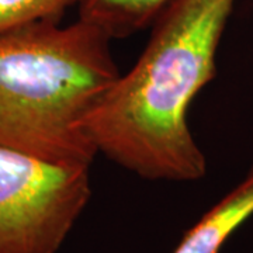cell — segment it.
<instances>
[{
  "label": "cell",
  "mask_w": 253,
  "mask_h": 253,
  "mask_svg": "<svg viewBox=\"0 0 253 253\" xmlns=\"http://www.w3.org/2000/svg\"><path fill=\"white\" fill-rule=\"evenodd\" d=\"M253 217V166L245 179L187 229L173 253H219L239 226Z\"/></svg>",
  "instance_id": "4"
},
{
  "label": "cell",
  "mask_w": 253,
  "mask_h": 253,
  "mask_svg": "<svg viewBox=\"0 0 253 253\" xmlns=\"http://www.w3.org/2000/svg\"><path fill=\"white\" fill-rule=\"evenodd\" d=\"M104 31L31 21L0 31V146L90 168L87 120L120 78Z\"/></svg>",
  "instance_id": "2"
},
{
  "label": "cell",
  "mask_w": 253,
  "mask_h": 253,
  "mask_svg": "<svg viewBox=\"0 0 253 253\" xmlns=\"http://www.w3.org/2000/svg\"><path fill=\"white\" fill-rule=\"evenodd\" d=\"M236 1H169L135 65L87 120L97 152L149 180L194 181L206 174L207 159L187 116L217 75L218 46Z\"/></svg>",
  "instance_id": "1"
},
{
  "label": "cell",
  "mask_w": 253,
  "mask_h": 253,
  "mask_svg": "<svg viewBox=\"0 0 253 253\" xmlns=\"http://www.w3.org/2000/svg\"><path fill=\"white\" fill-rule=\"evenodd\" d=\"M82 0H0V31L31 21L61 23L66 10Z\"/></svg>",
  "instance_id": "6"
},
{
  "label": "cell",
  "mask_w": 253,
  "mask_h": 253,
  "mask_svg": "<svg viewBox=\"0 0 253 253\" xmlns=\"http://www.w3.org/2000/svg\"><path fill=\"white\" fill-rule=\"evenodd\" d=\"M170 0H82L79 18L111 40L126 38L152 26Z\"/></svg>",
  "instance_id": "5"
},
{
  "label": "cell",
  "mask_w": 253,
  "mask_h": 253,
  "mask_svg": "<svg viewBox=\"0 0 253 253\" xmlns=\"http://www.w3.org/2000/svg\"><path fill=\"white\" fill-rule=\"evenodd\" d=\"M90 168L0 146V253H56L91 197Z\"/></svg>",
  "instance_id": "3"
}]
</instances>
